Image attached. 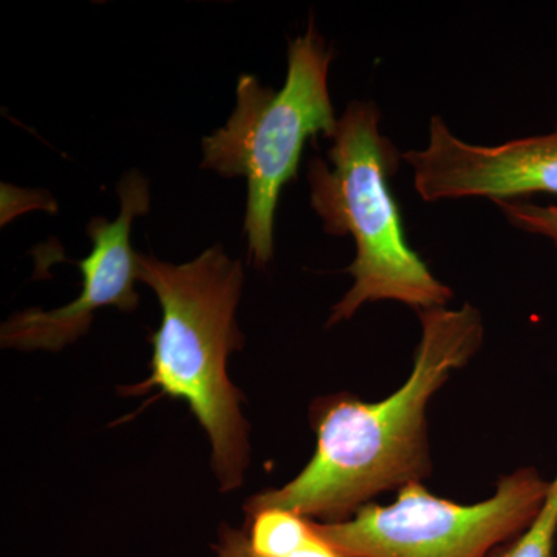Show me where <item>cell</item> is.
Returning a JSON list of instances; mask_svg holds the SVG:
<instances>
[{"mask_svg":"<svg viewBox=\"0 0 557 557\" xmlns=\"http://www.w3.org/2000/svg\"><path fill=\"white\" fill-rule=\"evenodd\" d=\"M421 339L412 372L386 399L366 403L347 394L311 405L317 450L287 485L248 498L245 512L282 508L319 523H338L387 491L431 475L428 406L456 370L467 368L485 329L471 304L418 311Z\"/></svg>","mask_w":557,"mask_h":557,"instance_id":"6da1fadb","label":"cell"},{"mask_svg":"<svg viewBox=\"0 0 557 557\" xmlns=\"http://www.w3.org/2000/svg\"><path fill=\"white\" fill-rule=\"evenodd\" d=\"M244 267L215 244L190 262L174 265L138 252V281L161 306L160 327L150 336V376L126 395L159 388L188 403L212 446V469L222 493L244 485L249 465V426L244 394L231 383L228 359L244 347L236 322Z\"/></svg>","mask_w":557,"mask_h":557,"instance_id":"7a4b0ae2","label":"cell"},{"mask_svg":"<svg viewBox=\"0 0 557 557\" xmlns=\"http://www.w3.org/2000/svg\"><path fill=\"white\" fill-rule=\"evenodd\" d=\"M380 109L354 101L338 120L327 159L309 164L311 207L325 233L354 237L347 269L354 285L330 313L327 327L348 321L364 304L397 300L417 311L446 307L453 289L409 247L388 177L399 153L380 131Z\"/></svg>","mask_w":557,"mask_h":557,"instance_id":"3957f363","label":"cell"},{"mask_svg":"<svg viewBox=\"0 0 557 557\" xmlns=\"http://www.w3.org/2000/svg\"><path fill=\"white\" fill-rule=\"evenodd\" d=\"M332 50L310 21L306 35L288 46L284 87H263L242 75L237 104L225 126L203 138V170L248 183L244 234L249 259L265 267L273 259L274 218L282 189L296 178L307 139L332 138L338 127L329 91Z\"/></svg>","mask_w":557,"mask_h":557,"instance_id":"277c9868","label":"cell"},{"mask_svg":"<svg viewBox=\"0 0 557 557\" xmlns=\"http://www.w3.org/2000/svg\"><path fill=\"white\" fill-rule=\"evenodd\" d=\"M548 487L536 468H519L498 480L493 497L461 505L410 483L387 507L369 504L344 522L313 527L348 557H487L531 525Z\"/></svg>","mask_w":557,"mask_h":557,"instance_id":"5b68a950","label":"cell"},{"mask_svg":"<svg viewBox=\"0 0 557 557\" xmlns=\"http://www.w3.org/2000/svg\"><path fill=\"white\" fill-rule=\"evenodd\" d=\"M120 215L113 222L94 218L87 226L90 255L78 262L83 289L78 298L60 309H28L7 319L0 330L2 347L17 350L60 351L86 335L95 313L106 307L134 311L138 307V252L131 244L132 223L148 214L149 183L138 171L119 183Z\"/></svg>","mask_w":557,"mask_h":557,"instance_id":"8992f818","label":"cell"},{"mask_svg":"<svg viewBox=\"0 0 557 557\" xmlns=\"http://www.w3.org/2000/svg\"><path fill=\"white\" fill-rule=\"evenodd\" d=\"M403 160L426 201L557 196V129L498 146L471 145L454 135L445 120L432 116L426 148L409 150Z\"/></svg>","mask_w":557,"mask_h":557,"instance_id":"52a82bcc","label":"cell"},{"mask_svg":"<svg viewBox=\"0 0 557 557\" xmlns=\"http://www.w3.org/2000/svg\"><path fill=\"white\" fill-rule=\"evenodd\" d=\"M248 545L258 557H289L313 537L311 520L282 508L247 515Z\"/></svg>","mask_w":557,"mask_h":557,"instance_id":"ba28073f","label":"cell"},{"mask_svg":"<svg viewBox=\"0 0 557 557\" xmlns=\"http://www.w3.org/2000/svg\"><path fill=\"white\" fill-rule=\"evenodd\" d=\"M557 537V472L549 480L547 497L544 505L511 547L500 557H553Z\"/></svg>","mask_w":557,"mask_h":557,"instance_id":"9c48e42d","label":"cell"},{"mask_svg":"<svg viewBox=\"0 0 557 557\" xmlns=\"http://www.w3.org/2000/svg\"><path fill=\"white\" fill-rule=\"evenodd\" d=\"M515 228L552 242L557 251V205H536L525 200L494 201Z\"/></svg>","mask_w":557,"mask_h":557,"instance_id":"30bf717a","label":"cell"},{"mask_svg":"<svg viewBox=\"0 0 557 557\" xmlns=\"http://www.w3.org/2000/svg\"><path fill=\"white\" fill-rule=\"evenodd\" d=\"M212 548L218 557H258L249 548L245 530L228 525L220 528L218 542Z\"/></svg>","mask_w":557,"mask_h":557,"instance_id":"8fae6325","label":"cell"},{"mask_svg":"<svg viewBox=\"0 0 557 557\" xmlns=\"http://www.w3.org/2000/svg\"><path fill=\"white\" fill-rule=\"evenodd\" d=\"M313 523V522H311ZM314 528V527H313ZM289 557H348L341 553L339 549L333 547L332 544H329L325 539H322L314 530L313 537L304 545L302 548L298 549L295 555Z\"/></svg>","mask_w":557,"mask_h":557,"instance_id":"7c38bea8","label":"cell"}]
</instances>
